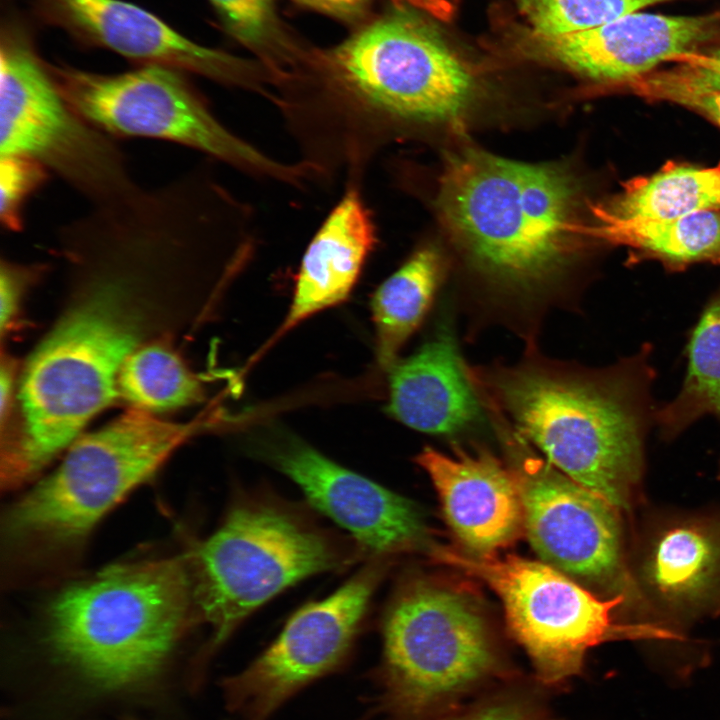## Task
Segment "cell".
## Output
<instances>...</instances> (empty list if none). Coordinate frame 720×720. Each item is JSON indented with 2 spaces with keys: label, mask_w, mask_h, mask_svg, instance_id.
<instances>
[{
  "label": "cell",
  "mask_w": 720,
  "mask_h": 720,
  "mask_svg": "<svg viewBox=\"0 0 720 720\" xmlns=\"http://www.w3.org/2000/svg\"><path fill=\"white\" fill-rule=\"evenodd\" d=\"M64 258L83 297L26 365L21 424L2 440L3 490L32 480L115 399L121 368L145 328V313L133 296L163 269L147 244L118 232L84 236Z\"/></svg>",
  "instance_id": "cell-1"
},
{
  "label": "cell",
  "mask_w": 720,
  "mask_h": 720,
  "mask_svg": "<svg viewBox=\"0 0 720 720\" xmlns=\"http://www.w3.org/2000/svg\"><path fill=\"white\" fill-rule=\"evenodd\" d=\"M577 189L552 164L466 147L445 160L440 216L480 284L479 301L530 345L537 324L567 303L563 277L575 253Z\"/></svg>",
  "instance_id": "cell-2"
},
{
  "label": "cell",
  "mask_w": 720,
  "mask_h": 720,
  "mask_svg": "<svg viewBox=\"0 0 720 720\" xmlns=\"http://www.w3.org/2000/svg\"><path fill=\"white\" fill-rule=\"evenodd\" d=\"M649 346L603 369L547 359L468 366L478 395L566 476L631 513L641 500L652 416Z\"/></svg>",
  "instance_id": "cell-3"
},
{
  "label": "cell",
  "mask_w": 720,
  "mask_h": 720,
  "mask_svg": "<svg viewBox=\"0 0 720 720\" xmlns=\"http://www.w3.org/2000/svg\"><path fill=\"white\" fill-rule=\"evenodd\" d=\"M189 561L117 564L67 586L45 612L50 650L102 689L149 680L186 630L192 607L197 609Z\"/></svg>",
  "instance_id": "cell-4"
},
{
  "label": "cell",
  "mask_w": 720,
  "mask_h": 720,
  "mask_svg": "<svg viewBox=\"0 0 720 720\" xmlns=\"http://www.w3.org/2000/svg\"><path fill=\"white\" fill-rule=\"evenodd\" d=\"M369 714L376 720H437L522 674L502 656L465 591L416 579L390 603Z\"/></svg>",
  "instance_id": "cell-5"
},
{
  "label": "cell",
  "mask_w": 720,
  "mask_h": 720,
  "mask_svg": "<svg viewBox=\"0 0 720 720\" xmlns=\"http://www.w3.org/2000/svg\"><path fill=\"white\" fill-rule=\"evenodd\" d=\"M202 426L134 408L76 439L58 468L9 508L8 546L39 558L72 549Z\"/></svg>",
  "instance_id": "cell-6"
},
{
  "label": "cell",
  "mask_w": 720,
  "mask_h": 720,
  "mask_svg": "<svg viewBox=\"0 0 720 720\" xmlns=\"http://www.w3.org/2000/svg\"><path fill=\"white\" fill-rule=\"evenodd\" d=\"M428 553L497 593L508 629L531 661L533 678L550 692L582 676L588 651L602 643L682 640L655 624L621 621L615 611L624 605L629 609L625 596L600 597L542 561L434 545Z\"/></svg>",
  "instance_id": "cell-7"
},
{
  "label": "cell",
  "mask_w": 720,
  "mask_h": 720,
  "mask_svg": "<svg viewBox=\"0 0 720 720\" xmlns=\"http://www.w3.org/2000/svg\"><path fill=\"white\" fill-rule=\"evenodd\" d=\"M352 559L353 551L287 507L240 500L190 558L197 612L213 630L210 648L287 587Z\"/></svg>",
  "instance_id": "cell-8"
},
{
  "label": "cell",
  "mask_w": 720,
  "mask_h": 720,
  "mask_svg": "<svg viewBox=\"0 0 720 720\" xmlns=\"http://www.w3.org/2000/svg\"><path fill=\"white\" fill-rule=\"evenodd\" d=\"M0 154L39 162L89 206L118 201L140 186L117 139L80 115L48 66L16 40L0 49Z\"/></svg>",
  "instance_id": "cell-9"
},
{
  "label": "cell",
  "mask_w": 720,
  "mask_h": 720,
  "mask_svg": "<svg viewBox=\"0 0 720 720\" xmlns=\"http://www.w3.org/2000/svg\"><path fill=\"white\" fill-rule=\"evenodd\" d=\"M513 461L523 506V525L542 562L603 598L625 596L629 610L645 618L626 553L622 511L572 480L528 448L507 419L489 414Z\"/></svg>",
  "instance_id": "cell-10"
},
{
  "label": "cell",
  "mask_w": 720,
  "mask_h": 720,
  "mask_svg": "<svg viewBox=\"0 0 720 720\" xmlns=\"http://www.w3.org/2000/svg\"><path fill=\"white\" fill-rule=\"evenodd\" d=\"M317 58L354 99L402 119L453 120L473 92L466 66L430 25L404 10L378 17Z\"/></svg>",
  "instance_id": "cell-11"
},
{
  "label": "cell",
  "mask_w": 720,
  "mask_h": 720,
  "mask_svg": "<svg viewBox=\"0 0 720 720\" xmlns=\"http://www.w3.org/2000/svg\"><path fill=\"white\" fill-rule=\"evenodd\" d=\"M49 70L71 106L115 139H157L235 166L286 172L230 132L181 71L159 65L112 74L68 65Z\"/></svg>",
  "instance_id": "cell-12"
},
{
  "label": "cell",
  "mask_w": 720,
  "mask_h": 720,
  "mask_svg": "<svg viewBox=\"0 0 720 720\" xmlns=\"http://www.w3.org/2000/svg\"><path fill=\"white\" fill-rule=\"evenodd\" d=\"M380 560L330 596L299 609L262 654L223 681L231 712L240 720H268L296 693L344 663L383 576Z\"/></svg>",
  "instance_id": "cell-13"
},
{
  "label": "cell",
  "mask_w": 720,
  "mask_h": 720,
  "mask_svg": "<svg viewBox=\"0 0 720 720\" xmlns=\"http://www.w3.org/2000/svg\"><path fill=\"white\" fill-rule=\"evenodd\" d=\"M629 567L648 622L680 628L720 615V513L659 514L635 536Z\"/></svg>",
  "instance_id": "cell-14"
},
{
  "label": "cell",
  "mask_w": 720,
  "mask_h": 720,
  "mask_svg": "<svg viewBox=\"0 0 720 720\" xmlns=\"http://www.w3.org/2000/svg\"><path fill=\"white\" fill-rule=\"evenodd\" d=\"M720 32V13L667 16L632 12L604 25L564 35L529 28L520 47L534 57L600 82H631L659 63L695 51Z\"/></svg>",
  "instance_id": "cell-15"
},
{
  "label": "cell",
  "mask_w": 720,
  "mask_h": 720,
  "mask_svg": "<svg viewBox=\"0 0 720 720\" xmlns=\"http://www.w3.org/2000/svg\"><path fill=\"white\" fill-rule=\"evenodd\" d=\"M267 457L293 480L311 504L347 530L377 558L422 550L427 529L417 506L348 470L295 438L267 448Z\"/></svg>",
  "instance_id": "cell-16"
},
{
  "label": "cell",
  "mask_w": 720,
  "mask_h": 720,
  "mask_svg": "<svg viewBox=\"0 0 720 720\" xmlns=\"http://www.w3.org/2000/svg\"><path fill=\"white\" fill-rule=\"evenodd\" d=\"M416 462L430 476L449 526L477 555H492L520 534L523 506L512 468L490 452L447 456L424 448Z\"/></svg>",
  "instance_id": "cell-17"
},
{
  "label": "cell",
  "mask_w": 720,
  "mask_h": 720,
  "mask_svg": "<svg viewBox=\"0 0 720 720\" xmlns=\"http://www.w3.org/2000/svg\"><path fill=\"white\" fill-rule=\"evenodd\" d=\"M66 24L128 59L241 83L247 64L185 37L149 11L123 0H48Z\"/></svg>",
  "instance_id": "cell-18"
},
{
  "label": "cell",
  "mask_w": 720,
  "mask_h": 720,
  "mask_svg": "<svg viewBox=\"0 0 720 720\" xmlns=\"http://www.w3.org/2000/svg\"><path fill=\"white\" fill-rule=\"evenodd\" d=\"M387 410L404 425L429 434H454L479 422L484 408L449 325L390 368Z\"/></svg>",
  "instance_id": "cell-19"
},
{
  "label": "cell",
  "mask_w": 720,
  "mask_h": 720,
  "mask_svg": "<svg viewBox=\"0 0 720 720\" xmlns=\"http://www.w3.org/2000/svg\"><path fill=\"white\" fill-rule=\"evenodd\" d=\"M375 231L363 202L347 193L308 245L294 297L282 326L286 331L309 316L344 301L374 246Z\"/></svg>",
  "instance_id": "cell-20"
},
{
  "label": "cell",
  "mask_w": 720,
  "mask_h": 720,
  "mask_svg": "<svg viewBox=\"0 0 720 720\" xmlns=\"http://www.w3.org/2000/svg\"><path fill=\"white\" fill-rule=\"evenodd\" d=\"M443 278V262L434 247L417 250L376 290L371 311L376 352L382 367L390 369L398 353L420 326Z\"/></svg>",
  "instance_id": "cell-21"
},
{
  "label": "cell",
  "mask_w": 720,
  "mask_h": 720,
  "mask_svg": "<svg viewBox=\"0 0 720 720\" xmlns=\"http://www.w3.org/2000/svg\"><path fill=\"white\" fill-rule=\"evenodd\" d=\"M592 211L597 224L579 225L578 233L641 250L670 266L720 261V212L717 210L673 219L618 218Z\"/></svg>",
  "instance_id": "cell-22"
},
{
  "label": "cell",
  "mask_w": 720,
  "mask_h": 720,
  "mask_svg": "<svg viewBox=\"0 0 720 720\" xmlns=\"http://www.w3.org/2000/svg\"><path fill=\"white\" fill-rule=\"evenodd\" d=\"M720 208V167L669 163L626 183L609 203L592 210L618 218L673 219Z\"/></svg>",
  "instance_id": "cell-23"
},
{
  "label": "cell",
  "mask_w": 720,
  "mask_h": 720,
  "mask_svg": "<svg viewBox=\"0 0 720 720\" xmlns=\"http://www.w3.org/2000/svg\"><path fill=\"white\" fill-rule=\"evenodd\" d=\"M687 358L679 394L654 413L665 439L674 438L704 415L720 417V291L707 303L690 334Z\"/></svg>",
  "instance_id": "cell-24"
},
{
  "label": "cell",
  "mask_w": 720,
  "mask_h": 720,
  "mask_svg": "<svg viewBox=\"0 0 720 720\" xmlns=\"http://www.w3.org/2000/svg\"><path fill=\"white\" fill-rule=\"evenodd\" d=\"M118 392L134 408L160 412L190 405L202 396L201 383L168 344L138 346L125 360Z\"/></svg>",
  "instance_id": "cell-25"
},
{
  "label": "cell",
  "mask_w": 720,
  "mask_h": 720,
  "mask_svg": "<svg viewBox=\"0 0 720 720\" xmlns=\"http://www.w3.org/2000/svg\"><path fill=\"white\" fill-rule=\"evenodd\" d=\"M535 33L564 35L592 29L638 9L673 0H515Z\"/></svg>",
  "instance_id": "cell-26"
},
{
  "label": "cell",
  "mask_w": 720,
  "mask_h": 720,
  "mask_svg": "<svg viewBox=\"0 0 720 720\" xmlns=\"http://www.w3.org/2000/svg\"><path fill=\"white\" fill-rule=\"evenodd\" d=\"M551 692L533 676L500 683L437 720H560L552 713Z\"/></svg>",
  "instance_id": "cell-27"
},
{
  "label": "cell",
  "mask_w": 720,
  "mask_h": 720,
  "mask_svg": "<svg viewBox=\"0 0 720 720\" xmlns=\"http://www.w3.org/2000/svg\"><path fill=\"white\" fill-rule=\"evenodd\" d=\"M683 65L670 71L647 74L629 83L637 94L647 98L679 103L700 94L720 91V46L705 52L679 57Z\"/></svg>",
  "instance_id": "cell-28"
},
{
  "label": "cell",
  "mask_w": 720,
  "mask_h": 720,
  "mask_svg": "<svg viewBox=\"0 0 720 720\" xmlns=\"http://www.w3.org/2000/svg\"><path fill=\"white\" fill-rule=\"evenodd\" d=\"M51 176L27 156L0 154V224L6 232L24 230L26 205Z\"/></svg>",
  "instance_id": "cell-29"
},
{
  "label": "cell",
  "mask_w": 720,
  "mask_h": 720,
  "mask_svg": "<svg viewBox=\"0 0 720 720\" xmlns=\"http://www.w3.org/2000/svg\"><path fill=\"white\" fill-rule=\"evenodd\" d=\"M230 32L243 44L268 55L281 45L275 14L276 0H209Z\"/></svg>",
  "instance_id": "cell-30"
},
{
  "label": "cell",
  "mask_w": 720,
  "mask_h": 720,
  "mask_svg": "<svg viewBox=\"0 0 720 720\" xmlns=\"http://www.w3.org/2000/svg\"><path fill=\"white\" fill-rule=\"evenodd\" d=\"M44 271L39 264H19L2 260L0 266L1 330L7 329L13 320L19 297L24 287Z\"/></svg>",
  "instance_id": "cell-31"
},
{
  "label": "cell",
  "mask_w": 720,
  "mask_h": 720,
  "mask_svg": "<svg viewBox=\"0 0 720 720\" xmlns=\"http://www.w3.org/2000/svg\"><path fill=\"white\" fill-rule=\"evenodd\" d=\"M297 3L342 19H355L367 9L369 0H294Z\"/></svg>",
  "instance_id": "cell-32"
},
{
  "label": "cell",
  "mask_w": 720,
  "mask_h": 720,
  "mask_svg": "<svg viewBox=\"0 0 720 720\" xmlns=\"http://www.w3.org/2000/svg\"><path fill=\"white\" fill-rule=\"evenodd\" d=\"M678 104L702 112L720 126V91L687 97Z\"/></svg>",
  "instance_id": "cell-33"
},
{
  "label": "cell",
  "mask_w": 720,
  "mask_h": 720,
  "mask_svg": "<svg viewBox=\"0 0 720 720\" xmlns=\"http://www.w3.org/2000/svg\"><path fill=\"white\" fill-rule=\"evenodd\" d=\"M430 14L439 20H450L454 7L449 0H393Z\"/></svg>",
  "instance_id": "cell-34"
},
{
  "label": "cell",
  "mask_w": 720,
  "mask_h": 720,
  "mask_svg": "<svg viewBox=\"0 0 720 720\" xmlns=\"http://www.w3.org/2000/svg\"><path fill=\"white\" fill-rule=\"evenodd\" d=\"M13 365L10 360H2L0 373V412L2 422L7 417L14 385Z\"/></svg>",
  "instance_id": "cell-35"
}]
</instances>
